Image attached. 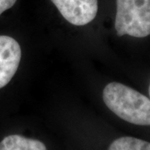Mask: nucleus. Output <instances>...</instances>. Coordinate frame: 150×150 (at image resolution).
<instances>
[{"label":"nucleus","instance_id":"f257e3e1","mask_svg":"<svg viewBox=\"0 0 150 150\" xmlns=\"http://www.w3.org/2000/svg\"><path fill=\"white\" fill-rule=\"evenodd\" d=\"M103 102L118 117L136 125L150 126V98L123 83L112 82L103 91Z\"/></svg>","mask_w":150,"mask_h":150},{"label":"nucleus","instance_id":"f03ea898","mask_svg":"<svg viewBox=\"0 0 150 150\" xmlns=\"http://www.w3.org/2000/svg\"><path fill=\"white\" fill-rule=\"evenodd\" d=\"M115 29L118 36L150 35V0H116Z\"/></svg>","mask_w":150,"mask_h":150},{"label":"nucleus","instance_id":"7ed1b4c3","mask_svg":"<svg viewBox=\"0 0 150 150\" xmlns=\"http://www.w3.org/2000/svg\"><path fill=\"white\" fill-rule=\"evenodd\" d=\"M67 21L83 26L92 22L98 13V0H51Z\"/></svg>","mask_w":150,"mask_h":150},{"label":"nucleus","instance_id":"20e7f679","mask_svg":"<svg viewBox=\"0 0 150 150\" xmlns=\"http://www.w3.org/2000/svg\"><path fill=\"white\" fill-rule=\"evenodd\" d=\"M21 48L14 38L0 35V88L14 76L21 60Z\"/></svg>","mask_w":150,"mask_h":150},{"label":"nucleus","instance_id":"39448f33","mask_svg":"<svg viewBox=\"0 0 150 150\" xmlns=\"http://www.w3.org/2000/svg\"><path fill=\"white\" fill-rule=\"evenodd\" d=\"M0 150H47L43 142L13 134L0 142Z\"/></svg>","mask_w":150,"mask_h":150},{"label":"nucleus","instance_id":"423d86ee","mask_svg":"<svg viewBox=\"0 0 150 150\" xmlns=\"http://www.w3.org/2000/svg\"><path fill=\"white\" fill-rule=\"evenodd\" d=\"M108 150H150V143L133 137H121L114 140Z\"/></svg>","mask_w":150,"mask_h":150},{"label":"nucleus","instance_id":"0eeeda50","mask_svg":"<svg viewBox=\"0 0 150 150\" xmlns=\"http://www.w3.org/2000/svg\"><path fill=\"white\" fill-rule=\"evenodd\" d=\"M16 2L17 0H0V15L4 11L11 8Z\"/></svg>","mask_w":150,"mask_h":150},{"label":"nucleus","instance_id":"6e6552de","mask_svg":"<svg viewBox=\"0 0 150 150\" xmlns=\"http://www.w3.org/2000/svg\"><path fill=\"white\" fill-rule=\"evenodd\" d=\"M149 97H150V84H149Z\"/></svg>","mask_w":150,"mask_h":150}]
</instances>
